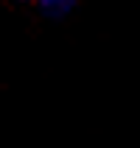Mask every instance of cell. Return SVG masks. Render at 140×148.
Returning <instances> with one entry per match:
<instances>
[{"label":"cell","instance_id":"obj_1","mask_svg":"<svg viewBox=\"0 0 140 148\" xmlns=\"http://www.w3.org/2000/svg\"><path fill=\"white\" fill-rule=\"evenodd\" d=\"M31 3L39 8L45 17H50V20L67 17L70 11H73V6H76V0H31Z\"/></svg>","mask_w":140,"mask_h":148}]
</instances>
